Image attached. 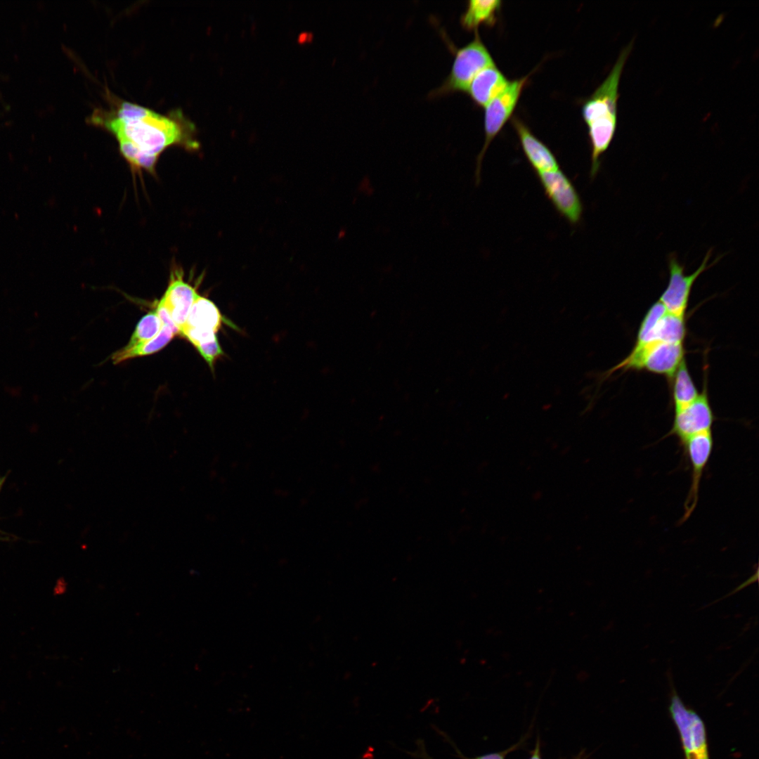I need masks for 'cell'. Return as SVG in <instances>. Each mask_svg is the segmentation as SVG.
<instances>
[{"label": "cell", "mask_w": 759, "mask_h": 759, "mask_svg": "<svg viewBox=\"0 0 759 759\" xmlns=\"http://www.w3.org/2000/svg\"><path fill=\"white\" fill-rule=\"evenodd\" d=\"M113 101L112 110H96L90 123L116 138L120 153L132 169L153 174L160 155L167 148H199L195 126L181 110L164 115L131 102Z\"/></svg>", "instance_id": "1"}, {"label": "cell", "mask_w": 759, "mask_h": 759, "mask_svg": "<svg viewBox=\"0 0 759 759\" xmlns=\"http://www.w3.org/2000/svg\"><path fill=\"white\" fill-rule=\"evenodd\" d=\"M632 46L631 41L622 49L606 79L582 105V116L588 129L591 146L592 179L599 171L601 157L608 150L616 131L619 83Z\"/></svg>", "instance_id": "2"}, {"label": "cell", "mask_w": 759, "mask_h": 759, "mask_svg": "<svg viewBox=\"0 0 759 759\" xmlns=\"http://www.w3.org/2000/svg\"><path fill=\"white\" fill-rule=\"evenodd\" d=\"M684 343L654 342L634 346L619 363L606 372L607 377L618 370H645L670 379L685 358Z\"/></svg>", "instance_id": "3"}, {"label": "cell", "mask_w": 759, "mask_h": 759, "mask_svg": "<svg viewBox=\"0 0 759 759\" xmlns=\"http://www.w3.org/2000/svg\"><path fill=\"white\" fill-rule=\"evenodd\" d=\"M494 60L482 41L478 30L473 39L455 51L450 71L443 82L432 90V98L455 92H467L474 77L485 67L494 65Z\"/></svg>", "instance_id": "4"}, {"label": "cell", "mask_w": 759, "mask_h": 759, "mask_svg": "<svg viewBox=\"0 0 759 759\" xmlns=\"http://www.w3.org/2000/svg\"><path fill=\"white\" fill-rule=\"evenodd\" d=\"M528 78V75H526L510 81L505 89L484 107L485 141L476 157L474 172L476 186H479L481 181V165L485 153L491 141L511 118Z\"/></svg>", "instance_id": "5"}, {"label": "cell", "mask_w": 759, "mask_h": 759, "mask_svg": "<svg viewBox=\"0 0 759 759\" xmlns=\"http://www.w3.org/2000/svg\"><path fill=\"white\" fill-rule=\"evenodd\" d=\"M711 252L712 249H710L699 268L693 273L689 275L685 273V266L678 261L676 254H670L668 257L669 280L659 300L669 313L685 317L695 281L701 273L711 268L720 259L718 257L709 264Z\"/></svg>", "instance_id": "6"}, {"label": "cell", "mask_w": 759, "mask_h": 759, "mask_svg": "<svg viewBox=\"0 0 759 759\" xmlns=\"http://www.w3.org/2000/svg\"><path fill=\"white\" fill-rule=\"evenodd\" d=\"M669 711L680 734L685 759H709L706 730L701 717L687 708L675 693L671 696Z\"/></svg>", "instance_id": "7"}, {"label": "cell", "mask_w": 759, "mask_h": 759, "mask_svg": "<svg viewBox=\"0 0 759 759\" xmlns=\"http://www.w3.org/2000/svg\"><path fill=\"white\" fill-rule=\"evenodd\" d=\"M687 334L685 317L669 313L659 301L647 311L637 331L634 346L654 342L684 343Z\"/></svg>", "instance_id": "8"}, {"label": "cell", "mask_w": 759, "mask_h": 759, "mask_svg": "<svg viewBox=\"0 0 759 759\" xmlns=\"http://www.w3.org/2000/svg\"><path fill=\"white\" fill-rule=\"evenodd\" d=\"M223 324L235 327L212 301L198 294L180 335L196 347L218 339L216 333Z\"/></svg>", "instance_id": "9"}, {"label": "cell", "mask_w": 759, "mask_h": 759, "mask_svg": "<svg viewBox=\"0 0 759 759\" xmlns=\"http://www.w3.org/2000/svg\"><path fill=\"white\" fill-rule=\"evenodd\" d=\"M545 195L557 212L571 225L581 219L583 204L571 180L558 169L536 173Z\"/></svg>", "instance_id": "10"}, {"label": "cell", "mask_w": 759, "mask_h": 759, "mask_svg": "<svg viewBox=\"0 0 759 759\" xmlns=\"http://www.w3.org/2000/svg\"><path fill=\"white\" fill-rule=\"evenodd\" d=\"M706 382L702 391L694 401L675 411L673 425L668 435L676 436L681 445L692 436L711 430L715 422Z\"/></svg>", "instance_id": "11"}, {"label": "cell", "mask_w": 759, "mask_h": 759, "mask_svg": "<svg viewBox=\"0 0 759 759\" xmlns=\"http://www.w3.org/2000/svg\"><path fill=\"white\" fill-rule=\"evenodd\" d=\"M712 430L697 434L686 440L684 446L692 467L691 485L685 504L681 523L686 521L696 507L699 491L703 471L707 466L713 449Z\"/></svg>", "instance_id": "12"}, {"label": "cell", "mask_w": 759, "mask_h": 759, "mask_svg": "<svg viewBox=\"0 0 759 759\" xmlns=\"http://www.w3.org/2000/svg\"><path fill=\"white\" fill-rule=\"evenodd\" d=\"M197 294L196 287L183 280L180 269L171 271L169 285L160 301L169 311L180 333Z\"/></svg>", "instance_id": "13"}, {"label": "cell", "mask_w": 759, "mask_h": 759, "mask_svg": "<svg viewBox=\"0 0 759 759\" xmlns=\"http://www.w3.org/2000/svg\"><path fill=\"white\" fill-rule=\"evenodd\" d=\"M523 151L536 173L560 169L555 155L550 148L536 137L528 126L517 117L512 118Z\"/></svg>", "instance_id": "14"}, {"label": "cell", "mask_w": 759, "mask_h": 759, "mask_svg": "<svg viewBox=\"0 0 759 759\" xmlns=\"http://www.w3.org/2000/svg\"><path fill=\"white\" fill-rule=\"evenodd\" d=\"M509 82L510 80L494 64L485 67L474 77L466 93L474 103L484 108L505 89Z\"/></svg>", "instance_id": "15"}, {"label": "cell", "mask_w": 759, "mask_h": 759, "mask_svg": "<svg viewBox=\"0 0 759 759\" xmlns=\"http://www.w3.org/2000/svg\"><path fill=\"white\" fill-rule=\"evenodd\" d=\"M499 0H470L460 17L462 27L468 31L477 30L481 25L493 26L500 10Z\"/></svg>", "instance_id": "16"}, {"label": "cell", "mask_w": 759, "mask_h": 759, "mask_svg": "<svg viewBox=\"0 0 759 759\" xmlns=\"http://www.w3.org/2000/svg\"><path fill=\"white\" fill-rule=\"evenodd\" d=\"M675 411L694 401L699 393L689 373L685 359L670 379Z\"/></svg>", "instance_id": "17"}, {"label": "cell", "mask_w": 759, "mask_h": 759, "mask_svg": "<svg viewBox=\"0 0 759 759\" xmlns=\"http://www.w3.org/2000/svg\"><path fill=\"white\" fill-rule=\"evenodd\" d=\"M177 333L170 327L162 325L159 333L146 342L129 349H121L115 352L112 360L115 364L127 359L153 354L162 349Z\"/></svg>", "instance_id": "18"}, {"label": "cell", "mask_w": 759, "mask_h": 759, "mask_svg": "<svg viewBox=\"0 0 759 759\" xmlns=\"http://www.w3.org/2000/svg\"><path fill=\"white\" fill-rule=\"evenodd\" d=\"M162 328V323L156 311L144 316L138 323L128 344L122 349H129L155 337Z\"/></svg>", "instance_id": "19"}, {"label": "cell", "mask_w": 759, "mask_h": 759, "mask_svg": "<svg viewBox=\"0 0 759 759\" xmlns=\"http://www.w3.org/2000/svg\"><path fill=\"white\" fill-rule=\"evenodd\" d=\"M195 349L208 364L212 371L214 370V365L217 360L224 356V351L218 339L199 345Z\"/></svg>", "instance_id": "20"}, {"label": "cell", "mask_w": 759, "mask_h": 759, "mask_svg": "<svg viewBox=\"0 0 759 759\" xmlns=\"http://www.w3.org/2000/svg\"><path fill=\"white\" fill-rule=\"evenodd\" d=\"M467 759H505L504 755L500 753H493L486 755H483L473 758Z\"/></svg>", "instance_id": "21"}, {"label": "cell", "mask_w": 759, "mask_h": 759, "mask_svg": "<svg viewBox=\"0 0 759 759\" xmlns=\"http://www.w3.org/2000/svg\"><path fill=\"white\" fill-rule=\"evenodd\" d=\"M530 759H541L540 755V748H539L538 743L537 744L536 749L534 750V751H533L531 757L530 758Z\"/></svg>", "instance_id": "22"}, {"label": "cell", "mask_w": 759, "mask_h": 759, "mask_svg": "<svg viewBox=\"0 0 759 759\" xmlns=\"http://www.w3.org/2000/svg\"><path fill=\"white\" fill-rule=\"evenodd\" d=\"M420 757H421V758H422L423 759H433L432 758L429 757V755H427V754L426 753V752H423V751L422 752V751H421V752L420 753Z\"/></svg>", "instance_id": "23"}, {"label": "cell", "mask_w": 759, "mask_h": 759, "mask_svg": "<svg viewBox=\"0 0 759 759\" xmlns=\"http://www.w3.org/2000/svg\"><path fill=\"white\" fill-rule=\"evenodd\" d=\"M4 480H5V477L0 478V491H1V488H2Z\"/></svg>", "instance_id": "24"}]
</instances>
